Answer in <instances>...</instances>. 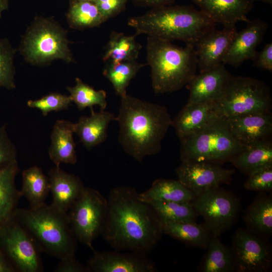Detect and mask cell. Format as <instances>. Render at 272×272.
Returning <instances> with one entry per match:
<instances>
[{"instance_id": "cell-31", "label": "cell", "mask_w": 272, "mask_h": 272, "mask_svg": "<svg viewBox=\"0 0 272 272\" xmlns=\"http://www.w3.org/2000/svg\"><path fill=\"white\" fill-rule=\"evenodd\" d=\"M142 46L134 36H128L121 32H113L106 46L103 60L117 63L136 60Z\"/></svg>"}, {"instance_id": "cell-30", "label": "cell", "mask_w": 272, "mask_h": 272, "mask_svg": "<svg viewBox=\"0 0 272 272\" xmlns=\"http://www.w3.org/2000/svg\"><path fill=\"white\" fill-rule=\"evenodd\" d=\"M207 252L199 266L202 272H231L235 270L232 253L219 239L212 235Z\"/></svg>"}, {"instance_id": "cell-5", "label": "cell", "mask_w": 272, "mask_h": 272, "mask_svg": "<svg viewBox=\"0 0 272 272\" xmlns=\"http://www.w3.org/2000/svg\"><path fill=\"white\" fill-rule=\"evenodd\" d=\"M13 218L26 230L40 250L60 259L75 254L77 240L67 213L45 203L37 208L19 209Z\"/></svg>"}, {"instance_id": "cell-3", "label": "cell", "mask_w": 272, "mask_h": 272, "mask_svg": "<svg viewBox=\"0 0 272 272\" xmlns=\"http://www.w3.org/2000/svg\"><path fill=\"white\" fill-rule=\"evenodd\" d=\"M127 23L136 35L171 42L179 40L193 46L216 25L193 6L178 5L152 8L145 14L129 18Z\"/></svg>"}, {"instance_id": "cell-13", "label": "cell", "mask_w": 272, "mask_h": 272, "mask_svg": "<svg viewBox=\"0 0 272 272\" xmlns=\"http://www.w3.org/2000/svg\"><path fill=\"white\" fill-rule=\"evenodd\" d=\"M178 180L195 196L229 182L235 171L207 162L181 161L175 170Z\"/></svg>"}, {"instance_id": "cell-42", "label": "cell", "mask_w": 272, "mask_h": 272, "mask_svg": "<svg viewBox=\"0 0 272 272\" xmlns=\"http://www.w3.org/2000/svg\"><path fill=\"white\" fill-rule=\"evenodd\" d=\"M254 65L258 68L272 71V43L266 44L260 52H257L252 60Z\"/></svg>"}, {"instance_id": "cell-6", "label": "cell", "mask_w": 272, "mask_h": 272, "mask_svg": "<svg viewBox=\"0 0 272 272\" xmlns=\"http://www.w3.org/2000/svg\"><path fill=\"white\" fill-rule=\"evenodd\" d=\"M180 142L181 161L219 165L230 162L245 148L232 135L225 116Z\"/></svg>"}, {"instance_id": "cell-4", "label": "cell", "mask_w": 272, "mask_h": 272, "mask_svg": "<svg viewBox=\"0 0 272 272\" xmlns=\"http://www.w3.org/2000/svg\"><path fill=\"white\" fill-rule=\"evenodd\" d=\"M146 52L156 94L178 91L196 75L197 57L191 44L179 47L171 41L148 36Z\"/></svg>"}, {"instance_id": "cell-43", "label": "cell", "mask_w": 272, "mask_h": 272, "mask_svg": "<svg viewBox=\"0 0 272 272\" xmlns=\"http://www.w3.org/2000/svg\"><path fill=\"white\" fill-rule=\"evenodd\" d=\"M135 4L152 7L158 8L168 6L173 3L175 0H131Z\"/></svg>"}, {"instance_id": "cell-20", "label": "cell", "mask_w": 272, "mask_h": 272, "mask_svg": "<svg viewBox=\"0 0 272 272\" xmlns=\"http://www.w3.org/2000/svg\"><path fill=\"white\" fill-rule=\"evenodd\" d=\"M199 10L215 24L235 27L241 21L248 22L247 15L254 0H192Z\"/></svg>"}, {"instance_id": "cell-38", "label": "cell", "mask_w": 272, "mask_h": 272, "mask_svg": "<svg viewBox=\"0 0 272 272\" xmlns=\"http://www.w3.org/2000/svg\"><path fill=\"white\" fill-rule=\"evenodd\" d=\"M244 183L246 190L259 192L272 190V166L257 171L249 175Z\"/></svg>"}, {"instance_id": "cell-19", "label": "cell", "mask_w": 272, "mask_h": 272, "mask_svg": "<svg viewBox=\"0 0 272 272\" xmlns=\"http://www.w3.org/2000/svg\"><path fill=\"white\" fill-rule=\"evenodd\" d=\"M225 65L222 64L196 75L186 85L189 91L187 103L217 101L232 77Z\"/></svg>"}, {"instance_id": "cell-8", "label": "cell", "mask_w": 272, "mask_h": 272, "mask_svg": "<svg viewBox=\"0 0 272 272\" xmlns=\"http://www.w3.org/2000/svg\"><path fill=\"white\" fill-rule=\"evenodd\" d=\"M226 118L271 112L269 88L253 78L232 76L223 94L217 101Z\"/></svg>"}, {"instance_id": "cell-25", "label": "cell", "mask_w": 272, "mask_h": 272, "mask_svg": "<svg viewBox=\"0 0 272 272\" xmlns=\"http://www.w3.org/2000/svg\"><path fill=\"white\" fill-rule=\"evenodd\" d=\"M18 171L17 160L0 169V225L13 218L18 209L22 196L15 184Z\"/></svg>"}, {"instance_id": "cell-45", "label": "cell", "mask_w": 272, "mask_h": 272, "mask_svg": "<svg viewBox=\"0 0 272 272\" xmlns=\"http://www.w3.org/2000/svg\"><path fill=\"white\" fill-rule=\"evenodd\" d=\"M255 2L256 1H260L264 3L268 4L269 5H271L272 4V0H254Z\"/></svg>"}, {"instance_id": "cell-41", "label": "cell", "mask_w": 272, "mask_h": 272, "mask_svg": "<svg viewBox=\"0 0 272 272\" xmlns=\"http://www.w3.org/2000/svg\"><path fill=\"white\" fill-rule=\"evenodd\" d=\"M54 271L88 272V270L86 266L82 264L77 259L75 254H72L60 258Z\"/></svg>"}, {"instance_id": "cell-22", "label": "cell", "mask_w": 272, "mask_h": 272, "mask_svg": "<svg viewBox=\"0 0 272 272\" xmlns=\"http://www.w3.org/2000/svg\"><path fill=\"white\" fill-rule=\"evenodd\" d=\"M90 110V116H81L78 122L74 123V132L88 150L105 141L109 124L116 120V116L113 113L105 110L95 112L93 108H91Z\"/></svg>"}, {"instance_id": "cell-7", "label": "cell", "mask_w": 272, "mask_h": 272, "mask_svg": "<svg viewBox=\"0 0 272 272\" xmlns=\"http://www.w3.org/2000/svg\"><path fill=\"white\" fill-rule=\"evenodd\" d=\"M66 31L50 18L38 17L27 30L20 50L33 65H43L56 59L73 61Z\"/></svg>"}, {"instance_id": "cell-2", "label": "cell", "mask_w": 272, "mask_h": 272, "mask_svg": "<svg viewBox=\"0 0 272 272\" xmlns=\"http://www.w3.org/2000/svg\"><path fill=\"white\" fill-rule=\"evenodd\" d=\"M120 98L116 116L118 142L127 154L141 162L145 157L161 151L172 120L163 105L127 94Z\"/></svg>"}, {"instance_id": "cell-40", "label": "cell", "mask_w": 272, "mask_h": 272, "mask_svg": "<svg viewBox=\"0 0 272 272\" xmlns=\"http://www.w3.org/2000/svg\"><path fill=\"white\" fill-rule=\"evenodd\" d=\"M129 0H95L103 17L106 21L119 14Z\"/></svg>"}, {"instance_id": "cell-12", "label": "cell", "mask_w": 272, "mask_h": 272, "mask_svg": "<svg viewBox=\"0 0 272 272\" xmlns=\"http://www.w3.org/2000/svg\"><path fill=\"white\" fill-rule=\"evenodd\" d=\"M266 238L248 229H237L232 237L235 270L266 272L272 263L271 249Z\"/></svg>"}, {"instance_id": "cell-27", "label": "cell", "mask_w": 272, "mask_h": 272, "mask_svg": "<svg viewBox=\"0 0 272 272\" xmlns=\"http://www.w3.org/2000/svg\"><path fill=\"white\" fill-rule=\"evenodd\" d=\"M140 195L145 200L179 202H191L196 196L178 180L164 178L155 180Z\"/></svg>"}, {"instance_id": "cell-10", "label": "cell", "mask_w": 272, "mask_h": 272, "mask_svg": "<svg viewBox=\"0 0 272 272\" xmlns=\"http://www.w3.org/2000/svg\"><path fill=\"white\" fill-rule=\"evenodd\" d=\"M204 220V225L212 235L219 237L228 230L238 217L240 203L232 193L220 186L195 196L191 202Z\"/></svg>"}, {"instance_id": "cell-14", "label": "cell", "mask_w": 272, "mask_h": 272, "mask_svg": "<svg viewBox=\"0 0 272 272\" xmlns=\"http://www.w3.org/2000/svg\"><path fill=\"white\" fill-rule=\"evenodd\" d=\"M86 267L88 272H155V263L147 254L133 251H93Z\"/></svg>"}, {"instance_id": "cell-26", "label": "cell", "mask_w": 272, "mask_h": 272, "mask_svg": "<svg viewBox=\"0 0 272 272\" xmlns=\"http://www.w3.org/2000/svg\"><path fill=\"white\" fill-rule=\"evenodd\" d=\"M230 162L241 172L247 175L272 166L271 140L245 147Z\"/></svg>"}, {"instance_id": "cell-29", "label": "cell", "mask_w": 272, "mask_h": 272, "mask_svg": "<svg viewBox=\"0 0 272 272\" xmlns=\"http://www.w3.org/2000/svg\"><path fill=\"white\" fill-rule=\"evenodd\" d=\"M22 186L20 190L22 196L29 201L30 208H34L45 203L50 191L48 177L39 167L34 166L23 171Z\"/></svg>"}, {"instance_id": "cell-37", "label": "cell", "mask_w": 272, "mask_h": 272, "mask_svg": "<svg viewBox=\"0 0 272 272\" xmlns=\"http://www.w3.org/2000/svg\"><path fill=\"white\" fill-rule=\"evenodd\" d=\"M72 101L70 96L59 93H51L40 99L27 101V105L32 108L39 109L44 116L51 111L67 109Z\"/></svg>"}, {"instance_id": "cell-28", "label": "cell", "mask_w": 272, "mask_h": 272, "mask_svg": "<svg viewBox=\"0 0 272 272\" xmlns=\"http://www.w3.org/2000/svg\"><path fill=\"white\" fill-rule=\"evenodd\" d=\"M163 234L186 244L206 249L212 236L205 226L196 222H162Z\"/></svg>"}, {"instance_id": "cell-16", "label": "cell", "mask_w": 272, "mask_h": 272, "mask_svg": "<svg viewBox=\"0 0 272 272\" xmlns=\"http://www.w3.org/2000/svg\"><path fill=\"white\" fill-rule=\"evenodd\" d=\"M237 31L235 27L215 29L203 35L194 45L199 72L223 64V61Z\"/></svg>"}, {"instance_id": "cell-33", "label": "cell", "mask_w": 272, "mask_h": 272, "mask_svg": "<svg viewBox=\"0 0 272 272\" xmlns=\"http://www.w3.org/2000/svg\"><path fill=\"white\" fill-rule=\"evenodd\" d=\"M146 64L136 60L117 63L109 62L103 71V75L110 82L115 93L121 97L126 95L130 81Z\"/></svg>"}, {"instance_id": "cell-34", "label": "cell", "mask_w": 272, "mask_h": 272, "mask_svg": "<svg viewBox=\"0 0 272 272\" xmlns=\"http://www.w3.org/2000/svg\"><path fill=\"white\" fill-rule=\"evenodd\" d=\"M143 200L150 205L162 222H196V213L191 202Z\"/></svg>"}, {"instance_id": "cell-17", "label": "cell", "mask_w": 272, "mask_h": 272, "mask_svg": "<svg viewBox=\"0 0 272 272\" xmlns=\"http://www.w3.org/2000/svg\"><path fill=\"white\" fill-rule=\"evenodd\" d=\"M267 28V24L260 19L247 22L246 26L237 32L223 63L237 67L245 61L253 60Z\"/></svg>"}, {"instance_id": "cell-46", "label": "cell", "mask_w": 272, "mask_h": 272, "mask_svg": "<svg viewBox=\"0 0 272 272\" xmlns=\"http://www.w3.org/2000/svg\"><path fill=\"white\" fill-rule=\"evenodd\" d=\"M89 1H91L94 2L95 0H89Z\"/></svg>"}, {"instance_id": "cell-11", "label": "cell", "mask_w": 272, "mask_h": 272, "mask_svg": "<svg viewBox=\"0 0 272 272\" xmlns=\"http://www.w3.org/2000/svg\"><path fill=\"white\" fill-rule=\"evenodd\" d=\"M0 250L16 271L40 272L43 270L40 250L13 217L0 225Z\"/></svg>"}, {"instance_id": "cell-23", "label": "cell", "mask_w": 272, "mask_h": 272, "mask_svg": "<svg viewBox=\"0 0 272 272\" xmlns=\"http://www.w3.org/2000/svg\"><path fill=\"white\" fill-rule=\"evenodd\" d=\"M74 133V123L71 121L57 120L54 123L50 135L48 154L55 166H59L62 163H76L77 157Z\"/></svg>"}, {"instance_id": "cell-1", "label": "cell", "mask_w": 272, "mask_h": 272, "mask_svg": "<svg viewBox=\"0 0 272 272\" xmlns=\"http://www.w3.org/2000/svg\"><path fill=\"white\" fill-rule=\"evenodd\" d=\"M163 234L162 222L135 188L121 186L110 190L101 235L111 247L147 255Z\"/></svg>"}, {"instance_id": "cell-24", "label": "cell", "mask_w": 272, "mask_h": 272, "mask_svg": "<svg viewBox=\"0 0 272 272\" xmlns=\"http://www.w3.org/2000/svg\"><path fill=\"white\" fill-rule=\"evenodd\" d=\"M243 220L247 229L267 239L272 234L271 196L261 192L245 210Z\"/></svg>"}, {"instance_id": "cell-32", "label": "cell", "mask_w": 272, "mask_h": 272, "mask_svg": "<svg viewBox=\"0 0 272 272\" xmlns=\"http://www.w3.org/2000/svg\"><path fill=\"white\" fill-rule=\"evenodd\" d=\"M67 17L71 27L77 29L97 27L106 21L96 3L89 0H74Z\"/></svg>"}, {"instance_id": "cell-21", "label": "cell", "mask_w": 272, "mask_h": 272, "mask_svg": "<svg viewBox=\"0 0 272 272\" xmlns=\"http://www.w3.org/2000/svg\"><path fill=\"white\" fill-rule=\"evenodd\" d=\"M48 174L52 195L51 205L57 210L67 213L85 187L78 176L64 171L59 166L51 168Z\"/></svg>"}, {"instance_id": "cell-18", "label": "cell", "mask_w": 272, "mask_h": 272, "mask_svg": "<svg viewBox=\"0 0 272 272\" xmlns=\"http://www.w3.org/2000/svg\"><path fill=\"white\" fill-rule=\"evenodd\" d=\"M227 120L232 135L244 147L271 140V112L240 115Z\"/></svg>"}, {"instance_id": "cell-44", "label": "cell", "mask_w": 272, "mask_h": 272, "mask_svg": "<svg viewBox=\"0 0 272 272\" xmlns=\"http://www.w3.org/2000/svg\"><path fill=\"white\" fill-rule=\"evenodd\" d=\"M14 268L0 250V272H15Z\"/></svg>"}, {"instance_id": "cell-35", "label": "cell", "mask_w": 272, "mask_h": 272, "mask_svg": "<svg viewBox=\"0 0 272 272\" xmlns=\"http://www.w3.org/2000/svg\"><path fill=\"white\" fill-rule=\"evenodd\" d=\"M66 89L72 102L76 104L80 110L87 107L93 108L94 105L99 106L100 110H105L107 106L106 92L103 90H95L79 78L76 79L74 86Z\"/></svg>"}, {"instance_id": "cell-39", "label": "cell", "mask_w": 272, "mask_h": 272, "mask_svg": "<svg viewBox=\"0 0 272 272\" xmlns=\"http://www.w3.org/2000/svg\"><path fill=\"white\" fill-rule=\"evenodd\" d=\"M17 150L10 140L7 131V125L0 127V169L16 161Z\"/></svg>"}, {"instance_id": "cell-9", "label": "cell", "mask_w": 272, "mask_h": 272, "mask_svg": "<svg viewBox=\"0 0 272 272\" xmlns=\"http://www.w3.org/2000/svg\"><path fill=\"white\" fill-rule=\"evenodd\" d=\"M107 209V198L98 190L85 187L67 212L77 240L94 250L93 241L101 235Z\"/></svg>"}, {"instance_id": "cell-36", "label": "cell", "mask_w": 272, "mask_h": 272, "mask_svg": "<svg viewBox=\"0 0 272 272\" xmlns=\"http://www.w3.org/2000/svg\"><path fill=\"white\" fill-rule=\"evenodd\" d=\"M15 50L6 39L0 38V86L15 88V70L13 59Z\"/></svg>"}, {"instance_id": "cell-15", "label": "cell", "mask_w": 272, "mask_h": 272, "mask_svg": "<svg viewBox=\"0 0 272 272\" xmlns=\"http://www.w3.org/2000/svg\"><path fill=\"white\" fill-rule=\"evenodd\" d=\"M224 116L217 101L187 103L172 120L171 126L181 141Z\"/></svg>"}]
</instances>
